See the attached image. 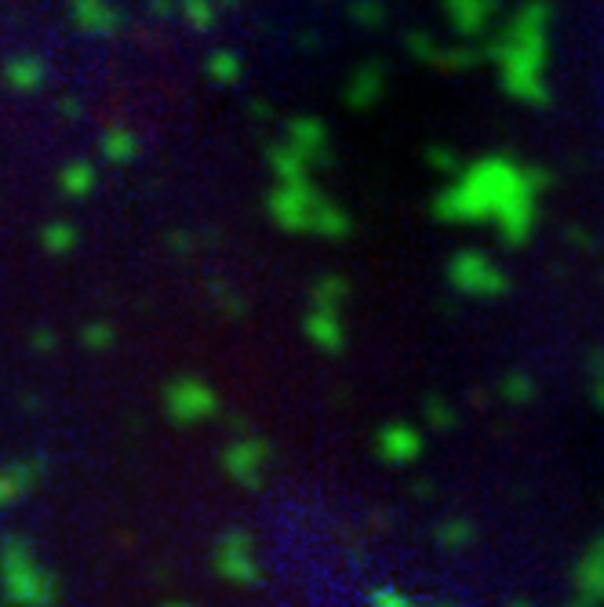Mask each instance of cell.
Returning <instances> with one entry per match:
<instances>
[{
	"mask_svg": "<svg viewBox=\"0 0 604 607\" xmlns=\"http://www.w3.org/2000/svg\"><path fill=\"white\" fill-rule=\"evenodd\" d=\"M0 597L8 607H55L59 600L55 575L19 535H8L0 542Z\"/></svg>",
	"mask_w": 604,
	"mask_h": 607,
	"instance_id": "6da1fadb",
	"label": "cell"
},
{
	"mask_svg": "<svg viewBox=\"0 0 604 607\" xmlns=\"http://www.w3.org/2000/svg\"><path fill=\"white\" fill-rule=\"evenodd\" d=\"M164 411L179 426H193V422H208L212 415H219V393L204 379L182 375L172 386L164 389Z\"/></svg>",
	"mask_w": 604,
	"mask_h": 607,
	"instance_id": "7a4b0ae2",
	"label": "cell"
},
{
	"mask_svg": "<svg viewBox=\"0 0 604 607\" xmlns=\"http://www.w3.org/2000/svg\"><path fill=\"white\" fill-rule=\"evenodd\" d=\"M215 571L233 586H259V557H255V542L244 528H230L215 546Z\"/></svg>",
	"mask_w": 604,
	"mask_h": 607,
	"instance_id": "3957f363",
	"label": "cell"
},
{
	"mask_svg": "<svg viewBox=\"0 0 604 607\" xmlns=\"http://www.w3.org/2000/svg\"><path fill=\"white\" fill-rule=\"evenodd\" d=\"M266 462H270V444L259 437H237L233 444H226L222 451V466L241 488H255L266 473Z\"/></svg>",
	"mask_w": 604,
	"mask_h": 607,
	"instance_id": "277c9868",
	"label": "cell"
},
{
	"mask_svg": "<svg viewBox=\"0 0 604 607\" xmlns=\"http://www.w3.org/2000/svg\"><path fill=\"white\" fill-rule=\"evenodd\" d=\"M575 589L579 597L572 600V607H601L604 604V535L597 538L594 546L586 549V557L575 568Z\"/></svg>",
	"mask_w": 604,
	"mask_h": 607,
	"instance_id": "5b68a950",
	"label": "cell"
},
{
	"mask_svg": "<svg viewBox=\"0 0 604 607\" xmlns=\"http://www.w3.org/2000/svg\"><path fill=\"white\" fill-rule=\"evenodd\" d=\"M375 448H379L383 462H390V466H412L415 458L423 455V433L404 426V422H393V426H386L379 433Z\"/></svg>",
	"mask_w": 604,
	"mask_h": 607,
	"instance_id": "8992f818",
	"label": "cell"
},
{
	"mask_svg": "<svg viewBox=\"0 0 604 607\" xmlns=\"http://www.w3.org/2000/svg\"><path fill=\"white\" fill-rule=\"evenodd\" d=\"M41 473H44V462H37V458H26V462H15V466L0 469V509L19 502V498L41 480Z\"/></svg>",
	"mask_w": 604,
	"mask_h": 607,
	"instance_id": "52a82bcc",
	"label": "cell"
},
{
	"mask_svg": "<svg viewBox=\"0 0 604 607\" xmlns=\"http://www.w3.org/2000/svg\"><path fill=\"white\" fill-rule=\"evenodd\" d=\"M455 284L463 291H470V295H495V291L506 288V280L495 273L488 262L481 259H459V266H455Z\"/></svg>",
	"mask_w": 604,
	"mask_h": 607,
	"instance_id": "ba28073f",
	"label": "cell"
},
{
	"mask_svg": "<svg viewBox=\"0 0 604 607\" xmlns=\"http://www.w3.org/2000/svg\"><path fill=\"white\" fill-rule=\"evenodd\" d=\"M306 335H310L324 353H339V349H343V324H339V317H335L328 306L317 309V313L306 320Z\"/></svg>",
	"mask_w": 604,
	"mask_h": 607,
	"instance_id": "9c48e42d",
	"label": "cell"
},
{
	"mask_svg": "<svg viewBox=\"0 0 604 607\" xmlns=\"http://www.w3.org/2000/svg\"><path fill=\"white\" fill-rule=\"evenodd\" d=\"M437 538H441L444 546H466V542L474 538V528H470L466 520H444Z\"/></svg>",
	"mask_w": 604,
	"mask_h": 607,
	"instance_id": "30bf717a",
	"label": "cell"
},
{
	"mask_svg": "<svg viewBox=\"0 0 604 607\" xmlns=\"http://www.w3.org/2000/svg\"><path fill=\"white\" fill-rule=\"evenodd\" d=\"M532 379L528 375H506L503 379V397L510 400V404H524V400L532 397Z\"/></svg>",
	"mask_w": 604,
	"mask_h": 607,
	"instance_id": "8fae6325",
	"label": "cell"
},
{
	"mask_svg": "<svg viewBox=\"0 0 604 607\" xmlns=\"http://www.w3.org/2000/svg\"><path fill=\"white\" fill-rule=\"evenodd\" d=\"M372 607H415V604L404 597L401 589L383 586V589H375V593H372Z\"/></svg>",
	"mask_w": 604,
	"mask_h": 607,
	"instance_id": "7c38bea8",
	"label": "cell"
},
{
	"mask_svg": "<svg viewBox=\"0 0 604 607\" xmlns=\"http://www.w3.org/2000/svg\"><path fill=\"white\" fill-rule=\"evenodd\" d=\"M110 342H113V331L106 328V324H91V328L84 331V346H88L91 353H102Z\"/></svg>",
	"mask_w": 604,
	"mask_h": 607,
	"instance_id": "4fadbf2b",
	"label": "cell"
},
{
	"mask_svg": "<svg viewBox=\"0 0 604 607\" xmlns=\"http://www.w3.org/2000/svg\"><path fill=\"white\" fill-rule=\"evenodd\" d=\"M426 418H430V422H433L437 429H448V426L455 422L452 411H448V404H444V400H437V397L426 400Z\"/></svg>",
	"mask_w": 604,
	"mask_h": 607,
	"instance_id": "5bb4252c",
	"label": "cell"
},
{
	"mask_svg": "<svg viewBox=\"0 0 604 607\" xmlns=\"http://www.w3.org/2000/svg\"><path fill=\"white\" fill-rule=\"evenodd\" d=\"M590 368H594V397L604 408V353H594V357H590Z\"/></svg>",
	"mask_w": 604,
	"mask_h": 607,
	"instance_id": "9a60e30c",
	"label": "cell"
},
{
	"mask_svg": "<svg viewBox=\"0 0 604 607\" xmlns=\"http://www.w3.org/2000/svg\"><path fill=\"white\" fill-rule=\"evenodd\" d=\"M510 607H532V604H524V600H514V604H510Z\"/></svg>",
	"mask_w": 604,
	"mask_h": 607,
	"instance_id": "2e32d148",
	"label": "cell"
},
{
	"mask_svg": "<svg viewBox=\"0 0 604 607\" xmlns=\"http://www.w3.org/2000/svg\"><path fill=\"white\" fill-rule=\"evenodd\" d=\"M164 607H193V604H179V600H175V604H164Z\"/></svg>",
	"mask_w": 604,
	"mask_h": 607,
	"instance_id": "e0dca14e",
	"label": "cell"
}]
</instances>
